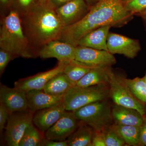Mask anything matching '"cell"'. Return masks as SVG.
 Returning a JSON list of instances; mask_svg holds the SVG:
<instances>
[{"label":"cell","instance_id":"obj_3","mask_svg":"<svg viewBox=\"0 0 146 146\" xmlns=\"http://www.w3.org/2000/svg\"><path fill=\"white\" fill-rule=\"evenodd\" d=\"M0 48L9 52L16 58L36 57L24 33L21 17L13 9L1 17Z\"/></svg>","mask_w":146,"mask_h":146},{"label":"cell","instance_id":"obj_28","mask_svg":"<svg viewBox=\"0 0 146 146\" xmlns=\"http://www.w3.org/2000/svg\"><path fill=\"white\" fill-rule=\"evenodd\" d=\"M124 4L126 9L133 15L146 10V0H129Z\"/></svg>","mask_w":146,"mask_h":146},{"label":"cell","instance_id":"obj_11","mask_svg":"<svg viewBox=\"0 0 146 146\" xmlns=\"http://www.w3.org/2000/svg\"><path fill=\"white\" fill-rule=\"evenodd\" d=\"M65 63L58 61L57 66L51 70L18 80L14 83V87L26 92L32 90H42L53 77L63 72Z\"/></svg>","mask_w":146,"mask_h":146},{"label":"cell","instance_id":"obj_9","mask_svg":"<svg viewBox=\"0 0 146 146\" xmlns=\"http://www.w3.org/2000/svg\"><path fill=\"white\" fill-rule=\"evenodd\" d=\"M107 44L110 53L123 54L129 58L136 57L141 50L138 40L112 33L108 34Z\"/></svg>","mask_w":146,"mask_h":146},{"label":"cell","instance_id":"obj_38","mask_svg":"<svg viewBox=\"0 0 146 146\" xmlns=\"http://www.w3.org/2000/svg\"><path fill=\"white\" fill-rule=\"evenodd\" d=\"M120 1H121L123 3H125L126 2H127V1H128L129 0H120Z\"/></svg>","mask_w":146,"mask_h":146},{"label":"cell","instance_id":"obj_30","mask_svg":"<svg viewBox=\"0 0 146 146\" xmlns=\"http://www.w3.org/2000/svg\"><path fill=\"white\" fill-rule=\"evenodd\" d=\"M9 112L2 104H0V132L1 135L3 130L5 128Z\"/></svg>","mask_w":146,"mask_h":146},{"label":"cell","instance_id":"obj_39","mask_svg":"<svg viewBox=\"0 0 146 146\" xmlns=\"http://www.w3.org/2000/svg\"><path fill=\"white\" fill-rule=\"evenodd\" d=\"M143 78L144 79V80H145V82L146 83V72L145 73V75L143 77Z\"/></svg>","mask_w":146,"mask_h":146},{"label":"cell","instance_id":"obj_5","mask_svg":"<svg viewBox=\"0 0 146 146\" xmlns=\"http://www.w3.org/2000/svg\"><path fill=\"white\" fill-rule=\"evenodd\" d=\"M112 106L107 100L94 102L74 111L80 121L95 131H104L112 124Z\"/></svg>","mask_w":146,"mask_h":146},{"label":"cell","instance_id":"obj_31","mask_svg":"<svg viewBox=\"0 0 146 146\" xmlns=\"http://www.w3.org/2000/svg\"><path fill=\"white\" fill-rule=\"evenodd\" d=\"M91 145L92 146H106L104 131H94Z\"/></svg>","mask_w":146,"mask_h":146},{"label":"cell","instance_id":"obj_26","mask_svg":"<svg viewBox=\"0 0 146 146\" xmlns=\"http://www.w3.org/2000/svg\"><path fill=\"white\" fill-rule=\"evenodd\" d=\"M42 0H14L12 8L20 17L24 16Z\"/></svg>","mask_w":146,"mask_h":146},{"label":"cell","instance_id":"obj_6","mask_svg":"<svg viewBox=\"0 0 146 146\" xmlns=\"http://www.w3.org/2000/svg\"><path fill=\"white\" fill-rule=\"evenodd\" d=\"M109 86L110 97L115 104L136 110L146 117L145 104L134 96L124 81L123 77L114 73Z\"/></svg>","mask_w":146,"mask_h":146},{"label":"cell","instance_id":"obj_25","mask_svg":"<svg viewBox=\"0 0 146 146\" xmlns=\"http://www.w3.org/2000/svg\"><path fill=\"white\" fill-rule=\"evenodd\" d=\"M33 123L26 129L20 141L19 146H40L44 139L41 132L33 125Z\"/></svg>","mask_w":146,"mask_h":146},{"label":"cell","instance_id":"obj_17","mask_svg":"<svg viewBox=\"0 0 146 146\" xmlns=\"http://www.w3.org/2000/svg\"><path fill=\"white\" fill-rule=\"evenodd\" d=\"M114 73L111 66H102L92 68L78 82L76 85L87 87L99 85H109Z\"/></svg>","mask_w":146,"mask_h":146},{"label":"cell","instance_id":"obj_27","mask_svg":"<svg viewBox=\"0 0 146 146\" xmlns=\"http://www.w3.org/2000/svg\"><path fill=\"white\" fill-rule=\"evenodd\" d=\"M106 146H122L125 143L121 136L110 126L104 131Z\"/></svg>","mask_w":146,"mask_h":146},{"label":"cell","instance_id":"obj_36","mask_svg":"<svg viewBox=\"0 0 146 146\" xmlns=\"http://www.w3.org/2000/svg\"><path fill=\"white\" fill-rule=\"evenodd\" d=\"M86 1V2L88 4V5L89 6H91L93 5L94 4L96 3L99 0H85Z\"/></svg>","mask_w":146,"mask_h":146},{"label":"cell","instance_id":"obj_10","mask_svg":"<svg viewBox=\"0 0 146 146\" xmlns=\"http://www.w3.org/2000/svg\"><path fill=\"white\" fill-rule=\"evenodd\" d=\"M75 60L97 67L116 63V58L109 52L82 46H76Z\"/></svg>","mask_w":146,"mask_h":146},{"label":"cell","instance_id":"obj_15","mask_svg":"<svg viewBox=\"0 0 146 146\" xmlns=\"http://www.w3.org/2000/svg\"><path fill=\"white\" fill-rule=\"evenodd\" d=\"M64 96H55L43 90H32L27 92L28 109L35 112L38 110L55 106L63 102Z\"/></svg>","mask_w":146,"mask_h":146},{"label":"cell","instance_id":"obj_37","mask_svg":"<svg viewBox=\"0 0 146 146\" xmlns=\"http://www.w3.org/2000/svg\"><path fill=\"white\" fill-rule=\"evenodd\" d=\"M138 14H140V15L144 16H146V10L143 11H141L140 13H138Z\"/></svg>","mask_w":146,"mask_h":146},{"label":"cell","instance_id":"obj_34","mask_svg":"<svg viewBox=\"0 0 146 146\" xmlns=\"http://www.w3.org/2000/svg\"><path fill=\"white\" fill-rule=\"evenodd\" d=\"M139 146H146V117L144 118V122L141 126Z\"/></svg>","mask_w":146,"mask_h":146},{"label":"cell","instance_id":"obj_29","mask_svg":"<svg viewBox=\"0 0 146 146\" xmlns=\"http://www.w3.org/2000/svg\"><path fill=\"white\" fill-rule=\"evenodd\" d=\"M16 57L5 50L0 48V74L1 76L10 61Z\"/></svg>","mask_w":146,"mask_h":146},{"label":"cell","instance_id":"obj_8","mask_svg":"<svg viewBox=\"0 0 146 146\" xmlns=\"http://www.w3.org/2000/svg\"><path fill=\"white\" fill-rule=\"evenodd\" d=\"M79 121L74 111L66 110L61 117L45 132V137L54 141H65L78 127Z\"/></svg>","mask_w":146,"mask_h":146},{"label":"cell","instance_id":"obj_2","mask_svg":"<svg viewBox=\"0 0 146 146\" xmlns=\"http://www.w3.org/2000/svg\"><path fill=\"white\" fill-rule=\"evenodd\" d=\"M21 18L24 33L36 57L45 45L60 40L65 27L49 0H42Z\"/></svg>","mask_w":146,"mask_h":146},{"label":"cell","instance_id":"obj_19","mask_svg":"<svg viewBox=\"0 0 146 146\" xmlns=\"http://www.w3.org/2000/svg\"><path fill=\"white\" fill-rule=\"evenodd\" d=\"M112 27L110 25L104 26L92 31L82 37L78 42L77 46L108 51L107 38L110 29Z\"/></svg>","mask_w":146,"mask_h":146},{"label":"cell","instance_id":"obj_40","mask_svg":"<svg viewBox=\"0 0 146 146\" xmlns=\"http://www.w3.org/2000/svg\"><path fill=\"white\" fill-rule=\"evenodd\" d=\"M144 17H145V18L146 19V16H144Z\"/></svg>","mask_w":146,"mask_h":146},{"label":"cell","instance_id":"obj_21","mask_svg":"<svg viewBox=\"0 0 146 146\" xmlns=\"http://www.w3.org/2000/svg\"><path fill=\"white\" fill-rule=\"evenodd\" d=\"M82 123L67 139L68 146H92L94 130L88 125Z\"/></svg>","mask_w":146,"mask_h":146},{"label":"cell","instance_id":"obj_16","mask_svg":"<svg viewBox=\"0 0 146 146\" xmlns=\"http://www.w3.org/2000/svg\"><path fill=\"white\" fill-rule=\"evenodd\" d=\"M66 111L63 102L55 106L35 112L33 122L42 133H45L59 119Z\"/></svg>","mask_w":146,"mask_h":146},{"label":"cell","instance_id":"obj_12","mask_svg":"<svg viewBox=\"0 0 146 146\" xmlns=\"http://www.w3.org/2000/svg\"><path fill=\"white\" fill-rule=\"evenodd\" d=\"M76 46L60 40L51 41L39 50L38 56L42 59L55 58L68 62L75 60Z\"/></svg>","mask_w":146,"mask_h":146},{"label":"cell","instance_id":"obj_32","mask_svg":"<svg viewBox=\"0 0 146 146\" xmlns=\"http://www.w3.org/2000/svg\"><path fill=\"white\" fill-rule=\"evenodd\" d=\"M14 0H0L1 17L5 16L12 8Z\"/></svg>","mask_w":146,"mask_h":146},{"label":"cell","instance_id":"obj_24","mask_svg":"<svg viewBox=\"0 0 146 146\" xmlns=\"http://www.w3.org/2000/svg\"><path fill=\"white\" fill-rule=\"evenodd\" d=\"M123 79L134 96L146 105V83L143 78L136 77L131 79L123 77Z\"/></svg>","mask_w":146,"mask_h":146},{"label":"cell","instance_id":"obj_35","mask_svg":"<svg viewBox=\"0 0 146 146\" xmlns=\"http://www.w3.org/2000/svg\"><path fill=\"white\" fill-rule=\"evenodd\" d=\"M72 0H49L50 2L56 8L63 5Z\"/></svg>","mask_w":146,"mask_h":146},{"label":"cell","instance_id":"obj_4","mask_svg":"<svg viewBox=\"0 0 146 146\" xmlns=\"http://www.w3.org/2000/svg\"><path fill=\"white\" fill-rule=\"evenodd\" d=\"M110 86L99 84L87 87L72 86L64 95L63 104L65 110L74 111L94 102L107 100Z\"/></svg>","mask_w":146,"mask_h":146},{"label":"cell","instance_id":"obj_7","mask_svg":"<svg viewBox=\"0 0 146 146\" xmlns=\"http://www.w3.org/2000/svg\"><path fill=\"white\" fill-rule=\"evenodd\" d=\"M34 114L28 109L9 113L5 127V140L7 145L19 146L26 129L33 123Z\"/></svg>","mask_w":146,"mask_h":146},{"label":"cell","instance_id":"obj_1","mask_svg":"<svg viewBox=\"0 0 146 146\" xmlns=\"http://www.w3.org/2000/svg\"><path fill=\"white\" fill-rule=\"evenodd\" d=\"M133 15L120 0H99L81 20L64 27L60 40L76 46L80 39L92 31L106 25L122 27Z\"/></svg>","mask_w":146,"mask_h":146},{"label":"cell","instance_id":"obj_14","mask_svg":"<svg viewBox=\"0 0 146 146\" xmlns=\"http://www.w3.org/2000/svg\"><path fill=\"white\" fill-rule=\"evenodd\" d=\"M0 104H2L9 113L28 109L27 92L14 87L10 88L1 84Z\"/></svg>","mask_w":146,"mask_h":146},{"label":"cell","instance_id":"obj_13","mask_svg":"<svg viewBox=\"0 0 146 146\" xmlns=\"http://www.w3.org/2000/svg\"><path fill=\"white\" fill-rule=\"evenodd\" d=\"M90 7L85 0H72L56 8L64 27L72 25L84 18Z\"/></svg>","mask_w":146,"mask_h":146},{"label":"cell","instance_id":"obj_23","mask_svg":"<svg viewBox=\"0 0 146 146\" xmlns=\"http://www.w3.org/2000/svg\"><path fill=\"white\" fill-rule=\"evenodd\" d=\"M129 146H139L141 126L112 124L110 126Z\"/></svg>","mask_w":146,"mask_h":146},{"label":"cell","instance_id":"obj_20","mask_svg":"<svg viewBox=\"0 0 146 146\" xmlns=\"http://www.w3.org/2000/svg\"><path fill=\"white\" fill-rule=\"evenodd\" d=\"M96 67L74 60L70 62H66L63 73L73 85L75 86L78 82L84 76L89 72L92 68Z\"/></svg>","mask_w":146,"mask_h":146},{"label":"cell","instance_id":"obj_18","mask_svg":"<svg viewBox=\"0 0 146 146\" xmlns=\"http://www.w3.org/2000/svg\"><path fill=\"white\" fill-rule=\"evenodd\" d=\"M112 115L115 124L136 126L143 125L145 117L136 110L115 104L112 106Z\"/></svg>","mask_w":146,"mask_h":146},{"label":"cell","instance_id":"obj_33","mask_svg":"<svg viewBox=\"0 0 146 146\" xmlns=\"http://www.w3.org/2000/svg\"><path fill=\"white\" fill-rule=\"evenodd\" d=\"M68 146V141H57L44 138L41 144V146Z\"/></svg>","mask_w":146,"mask_h":146},{"label":"cell","instance_id":"obj_22","mask_svg":"<svg viewBox=\"0 0 146 146\" xmlns=\"http://www.w3.org/2000/svg\"><path fill=\"white\" fill-rule=\"evenodd\" d=\"M74 86L65 74L60 73L53 77L45 85L43 90L55 96H64Z\"/></svg>","mask_w":146,"mask_h":146}]
</instances>
